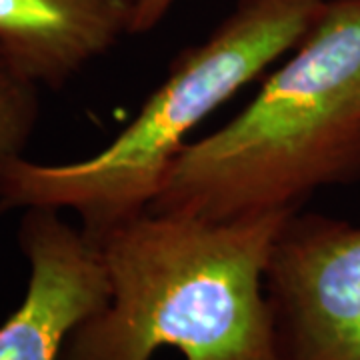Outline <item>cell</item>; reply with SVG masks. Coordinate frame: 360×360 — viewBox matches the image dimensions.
Listing matches in <instances>:
<instances>
[{
    "label": "cell",
    "mask_w": 360,
    "mask_h": 360,
    "mask_svg": "<svg viewBox=\"0 0 360 360\" xmlns=\"http://www.w3.org/2000/svg\"><path fill=\"white\" fill-rule=\"evenodd\" d=\"M360 180V0H328L224 127L172 160L150 210L210 220L298 212Z\"/></svg>",
    "instance_id": "2"
},
{
    "label": "cell",
    "mask_w": 360,
    "mask_h": 360,
    "mask_svg": "<svg viewBox=\"0 0 360 360\" xmlns=\"http://www.w3.org/2000/svg\"><path fill=\"white\" fill-rule=\"evenodd\" d=\"M328 0H238L202 42L176 54L165 80L115 141L77 162L22 155L0 165V210H72L98 236L153 205L172 160L217 108L295 49Z\"/></svg>",
    "instance_id": "3"
},
{
    "label": "cell",
    "mask_w": 360,
    "mask_h": 360,
    "mask_svg": "<svg viewBox=\"0 0 360 360\" xmlns=\"http://www.w3.org/2000/svg\"><path fill=\"white\" fill-rule=\"evenodd\" d=\"M134 0H0V56L16 75L60 89L130 34Z\"/></svg>",
    "instance_id": "6"
},
{
    "label": "cell",
    "mask_w": 360,
    "mask_h": 360,
    "mask_svg": "<svg viewBox=\"0 0 360 360\" xmlns=\"http://www.w3.org/2000/svg\"><path fill=\"white\" fill-rule=\"evenodd\" d=\"M39 116V86L16 75L0 56V165L22 155Z\"/></svg>",
    "instance_id": "7"
},
{
    "label": "cell",
    "mask_w": 360,
    "mask_h": 360,
    "mask_svg": "<svg viewBox=\"0 0 360 360\" xmlns=\"http://www.w3.org/2000/svg\"><path fill=\"white\" fill-rule=\"evenodd\" d=\"M176 0H134L132 13V28L130 34H144L165 20L168 11L174 6Z\"/></svg>",
    "instance_id": "8"
},
{
    "label": "cell",
    "mask_w": 360,
    "mask_h": 360,
    "mask_svg": "<svg viewBox=\"0 0 360 360\" xmlns=\"http://www.w3.org/2000/svg\"><path fill=\"white\" fill-rule=\"evenodd\" d=\"M18 245L28 262L20 307L0 324V360H60L68 336L103 309L108 281L101 252L56 208H25Z\"/></svg>",
    "instance_id": "5"
},
{
    "label": "cell",
    "mask_w": 360,
    "mask_h": 360,
    "mask_svg": "<svg viewBox=\"0 0 360 360\" xmlns=\"http://www.w3.org/2000/svg\"><path fill=\"white\" fill-rule=\"evenodd\" d=\"M264 286L278 360H360V226L290 214Z\"/></svg>",
    "instance_id": "4"
},
{
    "label": "cell",
    "mask_w": 360,
    "mask_h": 360,
    "mask_svg": "<svg viewBox=\"0 0 360 360\" xmlns=\"http://www.w3.org/2000/svg\"><path fill=\"white\" fill-rule=\"evenodd\" d=\"M295 212L210 220L146 208L98 236L108 300L60 360H278L264 276Z\"/></svg>",
    "instance_id": "1"
}]
</instances>
